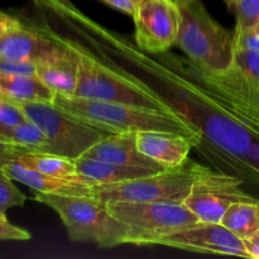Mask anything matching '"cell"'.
<instances>
[{
    "label": "cell",
    "mask_w": 259,
    "mask_h": 259,
    "mask_svg": "<svg viewBox=\"0 0 259 259\" xmlns=\"http://www.w3.org/2000/svg\"><path fill=\"white\" fill-rule=\"evenodd\" d=\"M52 104L86 123L111 133L166 131L189 137L195 147L200 146L204 141L202 129L194 120L187 118L172 116L126 104L94 100L62 94H56Z\"/></svg>",
    "instance_id": "1"
},
{
    "label": "cell",
    "mask_w": 259,
    "mask_h": 259,
    "mask_svg": "<svg viewBox=\"0 0 259 259\" xmlns=\"http://www.w3.org/2000/svg\"><path fill=\"white\" fill-rule=\"evenodd\" d=\"M132 18L134 40L142 51L163 53L177 46L181 10L172 0H143Z\"/></svg>",
    "instance_id": "10"
},
{
    "label": "cell",
    "mask_w": 259,
    "mask_h": 259,
    "mask_svg": "<svg viewBox=\"0 0 259 259\" xmlns=\"http://www.w3.org/2000/svg\"><path fill=\"white\" fill-rule=\"evenodd\" d=\"M57 47L51 30L23 23L0 37V58L40 61Z\"/></svg>",
    "instance_id": "13"
},
{
    "label": "cell",
    "mask_w": 259,
    "mask_h": 259,
    "mask_svg": "<svg viewBox=\"0 0 259 259\" xmlns=\"http://www.w3.org/2000/svg\"><path fill=\"white\" fill-rule=\"evenodd\" d=\"M32 2L40 9L53 13L66 22H76L86 28L100 30V28H95L98 25L93 20L89 19L80 9H77L71 0H32Z\"/></svg>",
    "instance_id": "22"
},
{
    "label": "cell",
    "mask_w": 259,
    "mask_h": 259,
    "mask_svg": "<svg viewBox=\"0 0 259 259\" xmlns=\"http://www.w3.org/2000/svg\"><path fill=\"white\" fill-rule=\"evenodd\" d=\"M0 133L24 152H52V144L45 132L28 118L13 128L0 129Z\"/></svg>",
    "instance_id": "21"
},
{
    "label": "cell",
    "mask_w": 259,
    "mask_h": 259,
    "mask_svg": "<svg viewBox=\"0 0 259 259\" xmlns=\"http://www.w3.org/2000/svg\"><path fill=\"white\" fill-rule=\"evenodd\" d=\"M32 238L29 232L23 228L12 224L7 215H0V240H14V242H27Z\"/></svg>",
    "instance_id": "27"
},
{
    "label": "cell",
    "mask_w": 259,
    "mask_h": 259,
    "mask_svg": "<svg viewBox=\"0 0 259 259\" xmlns=\"http://www.w3.org/2000/svg\"><path fill=\"white\" fill-rule=\"evenodd\" d=\"M196 73L210 90L227 99L249 131L259 126V52L235 48L224 72L214 76Z\"/></svg>",
    "instance_id": "7"
},
{
    "label": "cell",
    "mask_w": 259,
    "mask_h": 259,
    "mask_svg": "<svg viewBox=\"0 0 259 259\" xmlns=\"http://www.w3.org/2000/svg\"><path fill=\"white\" fill-rule=\"evenodd\" d=\"M157 245L202 254H220L249 258L243 239L222 223L197 222L194 225L162 238Z\"/></svg>",
    "instance_id": "11"
},
{
    "label": "cell",
    "mask_w": 259,
    "mask_h": 259,
    "mask_svg": "<svg viewBox=\"0 0 259 259\" xmlns=\"http://www.w3.org/2000/svg\"><path fill=\"white\" fill-rule=\"evenodd\" d=\"M109 211L126 228L125 244L157 245L162 238L199 222L184 202L108 201Z\"/></svg>",
    "instance_id": "5"
},
{
    "label": "cell",
    "mask_w": 259,
    "mask_h": 259,
    "mask_svg": "<svg viewBox=\"0 0 259 259\" xmlns=\"http://www.w3.org/2000/svg\"><path fill=\"white\" fill-rule=\"evenodd\" d=\"M250 259H259V232L243 239Z\"/></svg>",
    "instance_id": "32"
},
{
    "label": "cell",
    "mask_w": 259,
    "mask_h": 259,
    "mask_svg": "<svg viewBox=\"0 0 259 259\" xmlns=\"http://www.w3.org/2000/svg\"><path fill=\"white\" fill-rule=\"evenodd\" d=\"M27 116L24 115L19 106L13 101L0 98V129L13 128L22 121H24Z\"/></svg>",
    "instance_id": "25"
},
{
    "label": "cell",
    "mask_w": 259,
    "mask_h": 259,
    "mask_svg": "<svg viewBox=\"0 0 259 259\" xmlns=\"http://www.w3.org/2000/svg\"><path fill=\"white\" fill-rule=\"evenodd\" d=\"M181 28L177 46L199 73L214 76L224 72L234 57V32L214 19L201 0L180 7Z\"/></svg>",
    "instance_id": "3"
},
{
    "label": "cell",
    "mask_w": 259,
    "mask_h": 259,
    "mask_svg": "<svg viewBox=\"0 0 259 259\" xmlns=\"http://www.w3.org/2000/svg\"><path fill=\"white\" fill-rule=\"evenodd\" d=\"M24 115L34 121L50 139L53 153L78 158L91 146L111 132L89 124L55 104L46 101H28L15 103Z\"/></svg>",
    "instance_id": "8"
},
{
    "label": "cell",
    "mask_w": 259,
    "mask_h": 259,
    "mask_svg": "<svg viewBox=\"0 0 259 259\" xmlns=\"http://www.w3.org/2000/svg\"><path fill=\"white\" fill-rule=\"evenodd\" d=\"M137 2H138V3H139V4H141V3H142V2H143V0H137Z\"/></svg>",
    "instance_id": "35"
},
{
    "label": "cell",
    "mask_w": 259,
    "mask_h": 259,
    "mask_svg": "<svg viewBox=\"0 0 259 259\" xmlns=\"http://www.w3.org/2000/svg\"><path fill=\"white\" fill-rule=\"evenodd\" d=\"M138 149L164 168H176L189 162L192 143L184 134L166 131H139L137 132Z\"/></svg>",
    "instance_id": "14"
},
{
    "label": "cell",
    "mask_w": 259,
    "mask_h": 259,
    "mask_svg": "<svg viewBox=\"0 0 259 259\" xmlns=\"http://www.w3.org/2000/svg\"><path fill=\"white\" fill-rule=\"evenodd\" d=\"M242 185L238 177L199 164L184 204L200 222L220 223L225 211L235 202H259V199L243 190Z\"/></svg>",
    "instance_id": "9"
},
{
    "label": "cell",
    "mask_w": 259,
    "mask_h": 259,
    "mask_svg": "<svg viewBox=\"0 0 259 259\" xmlns=\"http://www.w3.org/2000/svg\"><path fill=\"white\" fill-rule=\"evenodd\" d=\"M22 24L23 22L19 19V18L14 17V15H10L8 14V13L0 10V37L7 34V33H9L10 30L20 27Z\"/></svg>",
    "instance_id": "30"
},
{
    "label": "cell",
    "mask_w": 259,
    "mask_h": 259,
    "mask_svg": "<svg viewBox=\"0 0 259 259\" xmlns=\"http://www.w3.org/2000/svg\"><path fill=\"white\" fill-rule=\"evenodd\" d=\"M235 14L234 33H242L259 23V0H237L230 8Z\"/></svg>",
    "instance_id": "24"
},
{
    "label": "cell",
    "mask_w": 259,
    "mask_h": 259,
    "mask_svg": "<svg viewBox=\"0 0 259 259\" xmlns=\"http://www.w3.org/2000/svg\"><path fill=\"white\" fill-rule=\"evenodd\" d=\"M57 47L37 62V77L53 93L73 95L78 75V56L70 40L53 33Z\"/></svg>",
    "instance_id": "12"
},
{
    "label": "cell",
    "mask_w": 259,
    "mask_h": 259,
    "mask_svg": "<svg viewBox=\"0 0 259 259\" xmlns=\"http://www.w3.org/2000/svg\"><path fill=\"white\" fill-rule=\"evenodd\" d=\"M0 167L12 180L20 182L40 194L89 195L90 190L96 186L82 175L80 179H58L30 168L18 162L17 159L2 161Z\"/></svg>",
    "instance_id": "15"
},
{
    "label": "cell",
    "mask_w": 259,
    "mask_h": 259,
    "mask_svg": "<svg viewBox=\"0 0 259 259\" xmlns=\"http://www.w3.org/2000/svg\"><path fill=\"white\" fill-rule=\"evenodd\" d=\"M0 73H7V75L37 76V62H35V61L0 58Z\"/></svg>",
    "instance_id": "26"
},
{
    "label": "cell",
    "mask_w": 259,
    "mask_h": 259,
    "mask_svg": "<svg viewBox=\"0 0 259 259\" xmlns=\"http://www.w3.org/2000/svg\"><path fill=\"white\" fill-rule=\"evenodd\" d=\"M14 159L48 176L58 177V179L81 177V175L77 174L75 159L53 152H23Z\"/></svg>",
    "instance_id": "19"
},
{
    "label": "cell",
    "mask_w": 259,
    "mask_h": 259,
    "mask_svg": "<svg viewBox=\"0 0 259 259\" xmlns=\"http://www.w3.org/2000/svg\"><path fill=\"white\" fill-rule=\"evenodd\" d=\"M71 42V40H70ZM78 56V75L75 94L78 98L126 104L138 108L156 110L179 118L191 119L172 103L143 81L128 73L108 67L71 42ZM192 120V119H191Z\"/></svg>",
    "instance_id": "2"
},
{
    "label": "cell",
    "mask_w": 259,
    "mask_h": 259,
    "mask_svg": "<svg viewBox=\"0 0 259 259\" xmlns=\"http://www.w3.org/2000/svg\"><path fill=\"white\" fill-rule=\"evenodd\" d=\"M35 201L52 209L65 225L70 240L114 248L125 244L126 228L109 211L106 202L90 195H34Z\"/></svg>",
    "instance_id": "4"
},
{
    "label": "cell",
    "mask_w": 259,
    "mask_h": 259,
    "mask_svg": "<svg viewBox=\"0 0 259 259\" xmlns=\"http://www.w3.org/2000/svg\"><path fill=\"white\" fill-rule=\"evenodd\" d=\"M235 48H244L259 52V23L242 33H234Z\"/></svg>",
    "instance_id": "28"
},
{
    "label": "cell",
    "mask_w": 259,
    "mask_h": 259,
    "mask_svg": "<svg viewBox=\"0 0 259 259\" xmlns=\"http://www.w3.org/2000/svg\"><path fill=\"white\" fill-rule=\"evenodd\" d=\"M101 2L110 5L114 9H118L120 12L125 13V14L131 15V17H133L139 5V3L137 0H101Z\"/></svg>",
    "instance_id": "31"
},
{
    "label": "cell",
    "mask_w": 259,
    "mask_h": 259,
    "mask_svg": "<svg viewBox=\"0 0 259 259\" xmlns=\"http://www.w3.org/2000/svg\"><path fill=\"white\" fill-rule=\"evenodd\" d=\"M14 180L10 179L0 167V215L5 217L12 207L23 206L27 201V196L14 185Z\"/></svg>",
    "instance_id": "23"
},
{
    "label": "cell",
    "mask_w": 259,
    "mask_h": 259,
    "mask_svg": "<svg viewBox=\"0 0 259 259\" xmlns=\"http://www.w3.org/2000/svg\"><path fill=\"white\" fill-rule=\"evenodd\" d=\"M172 2H174L175 4L179 5V7H181V5H184V4H186V3H189L190 0H172Z\"/></svg>",
    "instance_id": "33"
},
{
    "label": "cell",
    "mask_w": 259,
    "mask_h": 259,
    "mask_svg": "<svg viewBox=\"0 0 259 259\" xmlns=\"http://www.w3.org/2000/svg\"><path fill=\"white\" fill-rule=\"evenodd\" d=\"M199 163L190 161L176 168H167L143 177L98 185L90 196L103 201H167L184 202L190 194Z\"/></svg>",
    "instance_id": "6"
},
{
    "label": "cell",
    "mask_w": 259,
    "mask_h": 259,
    "mask_svg": "<svg viewBox=\"0 0 259 259\" xmlns=\"http://www.w3.org/2000/svg\"><path fill=\"white\" fill-rule=\"evenodd\" d=\"M224 2L227 3V5H228V7H229V8H232V7H233V4H234V3L237 2V0H224Z\"/></svg>",
    "instance_id": "34"
},
{
    "label": "cell",
    "mask_w": 259,
    "mask_h": 259,
    "mask_svg": "<svg viewBox=\"0 0 259 259\" xmlns=\"http://www.w3.org/2000/svg\"><path fill=\"white\" fill-rule=\"evenodd\" d=\"M258 182H259V181H258Z\"/></svg>",
    "instance_id": "36"
},
{
    "label": "cell",
    "mask_w": 259,
    "mask_h": 259,
    "mask_svg": "<svg viewBox=\"0 0 259 259\" xmlns=\"http://www.w3.org/2000/svg\"><path fill=\"white\" fill-rule=\"evenodd\" d=\"M23 149L10 142L5 136L0 133V162L7 159H14L18 154L23 153Z\"/></svg>",
    "instance_id": "29"
},
{
    "label": "cell",
    "mask_w": 259,
    "mask_h": 259,
    "mask_svg": "<svg viewBox=\"0 0 259 259\" xmlns=\"http://www.w3.org/2000/svg\"><path fill=\"white\" fill-rule=\"evenodd\" d=\"M77 174L82 175L88 180L98 186V185L116 184V182L133 180L137 177H143L147 175L154 174V169L139 168V167L123 166V164L113 163V162L101 161V159L90 158L81 156L75 159Z\"/></svg>",
    "instance_id": "17"
},
{
    "label": "cell",
    "mask_w": 259,
    "mask_h": 259,
    "mask_svg": "<svg viewBox=\"0 0 259 259\" xmlns=\"http://www.w3.org/2000/svg\"><path fill=\"white\" fill-rule=\"evenodd\" d=\"M82 156L101 161L113 162L123 166L163 171V166L144 156L137 146V132L111 133L91 146Z\"/></svg>",
    "instance_id": "16"
},
{
    "label": "cell",
    "mask_w": 259,
    "mask_h": 259,
    "mask_svg": "<svg viewBox=\"0 0 259 259\" xmlns=\"http://www.w3.org/2000/svg\"><path fill=\"white\" fill-rule=\"evenodd\" d=\"M56 93L45 85L37 76L0 73V98L13 103L46 101L52 103Z\"/></svg>",
    "instance_id": "18"
},
{
    "label": "cell",
    "mask_w": 259,
    "mask_h": 259,
    "mask_svg": "<svg viewBox=\"0 0 259 259\" xmlns=\"http://www.w3.org/2000/svg\"><path fill=\"white\" fill-rule=\"evenodd\" d=\"M220 223L240 239L250 237L259 232V202H235L225 211Z\"/></svg>",
    "instance_id": "20"
}]
</instances>
